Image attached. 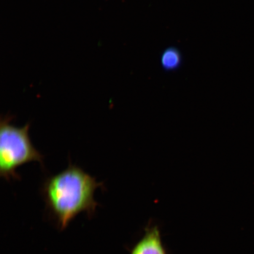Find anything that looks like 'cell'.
I'll use <instances>...</instances> for the list:
<instances>
[{
  "label": "cell",
  "instance_id": "1",
  "mask_svg": "<svg viewBox=\"0 0 254 254\" xmlns=\"http://www.w3.org/2000/svg\"><path fill=\"white\" fill-rule=\"evenodd\" d=\"M103 184L69 161L64 170L47 177L42 193L47 207L62 230L81 212L93 215L98 205L94 192Z\"/></svg>",
  "mask_w": 254,
  "mask_h": 254
},
{
  "label": "cell",
  "instance_id": "2",
  "mask_svg": "<svg viewBox=\"0 0 254 254\" xmlns=\"http://www.w3.org/2000/svg\"><path fill=\"white\" fill-rule=\"evenodd\" d=\"M13 117L6 115L0 121V176L6 180L18 179V167L30 162L44 167L43 156L32 144L30 124L22 127L12 125Z\"/></svg>",
  "mask_w": 254,
  "mask_h": 254
},
{
  "label": "cell",
  "instance_id": "3",
  "mask_svg": "<svg viewBox=\"0 0 254 254\" xmlns=\"http://www.w3.org/2000/svg\"><path fill=\"white\" fill-rule=\"evenodd\" d=\"M130 254H168L157 225H147L144 236L132 248Z\"/></svg>",
  "mask_w": 254,
  "mask_h": 254
},
{
  "label": "cell",
  "instance_id": "4",
  "mask_svg": "<svg viewBox=\"0 0 254 254\" xmlns=\"http://www.w3.org/2000/svg\"><path fill=\"white\" fill-rule=\"evenodd\" d=\"M183 56L176 47H168L161 53L160 64L163 70L174 71L180 68L183 64Z\"/></svg>",
  "mask_w": 254,
  "mask_h": 254
}]
</instances>
